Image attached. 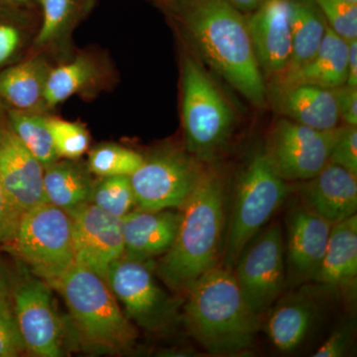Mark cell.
Here are the masks:
<instances>
[{
    "mask_svg": "<svg viewBox=\"0 0 357 357\" xmlns=\"http://www.w3.org/2000/svg\"><path fill=\"white\" fill-rule=\"evenodd\" d=\"M229 202L222 174L215 167L206 168L180 210L172 248L157 264V275L174 292L185 294L199 277L222 262Z\"/></svg>",
    "mask_w": 357,
    "mask_h": 357,
    "instance_id": "obj_1",
    "label": "cell"
},
{
    "mask_svg": "<svg viewBox=\"0 0 357 357\" xmlns=\"http://www.w3.org/2000/svg\"><path fill=\"white\" fill-rule=\"evenodd\" d=\"M182 18L206 62L255 107H264L266 86L241 11L229 0H184Z\"/></svg>",
    "mask_w": 357,
    "mask_h": 357,
    "instance_id": "obj_2",
    "label": "cell"
},
{
    "mask_svg": "<svg viewBox=\"0 0 357 357\" xmlns=\"http://www.w3.org/2000/svg\"><path fill=\"white\" fill-rule=\"evenodd\" d=\"M185 296L181 321L208 354L236 356L252 349L260 317L248 306L231 270L218 265Z\"/></svg>",
    "mask_w": 357,
    "mask_h": 357,
    "instance_id": "obj_3",
    "label": "cell"
},
{
    "mask_svg": "<svg viewBox=\"0 0 357 357\" xmlns=\"http://www.w3.org/2000/svg\"><path fill=\"white\" fill-rule=\"evenodd\" d=\"M52 289L64 298L86 344L103 351H121L133 344L137 333L102 277L75 264Z\"/></svg>",
    "mask_w": 357,
    "mask_h": 357,
    "instance_id": "obj_4",
    "label": "cell"
},
{
    "mask_svg": "<svg viewBox=\"0 0 357 357\" xmlns=\"http://www.w3.org/2000/svg\"><path fill=\"white\" fill-rule=\"evenodd\" d=\"M290 192L291 185L276 172L265 150H258L248 159L237 180L234 199L229 202L222 266L232 271L244 248Z\"/></svg>",
    "mask_w": 357,
    "mask_h": 357,
    "instance_id": "obj_5",
    "label": "cell"
},
{
    "mask_svg": "<svg viewBox=\"0 0 357 357\" xmlns=\"http://www.w3.org/2000/svg\"><path fill=\"white\" fill-rule=\"evenodd\" d=\"M182 123L185 150L211 162L229 139L234 112L198 61L185 56L182 67Z\"/></svg>",
    "mask_w": 357,
    "mask_h": 357,
    "instance_id": "obj_6",
    "label": "cell"
},
{
    "mask_svg": "<svg viewBox=\"0 0 357 357\" xmlns=\"http://www.w3.org/2000/svg\"><path fill=\"white\" fill-rule=\"evenodd\" d=\"M6 246L51 288L76 264L70 215L49 203L21 215L15 236Z\"/></svg>",
    "mask_w": 357,
    "mask_h": 357,
    "instance_id": "obj_7",
    "label": "cell"
},
{
    "mask_svg": "<svg viewBox=\"0 0 357 357\" xmlns=\"http://www.w3.org/2000/svg\"><path fill=\"white\" fill-rule=\"evenodd\" d=\"M204 162L185 150L163 148L129 176L137 208L181 210L203 177Z\"/></svg>",
    "mask_w": 357,
    "mask_h": 357,
    "instance_id": "obj_8",
    "label": "cell"
},
{
    "mask_svg": "<svg viewBox=\"0 0 357 357\" xmlns=\"http://www.w3.org/2000/svg\"><path fill=\"white\" fill-rule=\"evenodd\" d=\"M107 283L126 317L149 332H164L181 319L184 300L171 297L152 274L148 263L119 258L110 265Z\"/></svg>",
    "mask_w": 357,
    "mask_h": 357,
    "instance_id": "obj_9",
    "label": "cell"
},
{
    "mask_svg": "<svg viewBox=\"0 0 357 357\" xmlns=\"http://www.w3.org/2000/svg\"><path fill=\"white\" fill-rule=\"evenodd\" d=\"M232 273L256 314L261 317L273 306L286 283L285 243L280 223H271L249 241Z\"/></svg>",
    "mask_w": 357,
    "mask_h": 357,
    "instance_id": "obj_10",
    "label": "cell"
},
{
    "mask_svg": "<svg viewBox=\"0 0 357 357\" xmlns=\"http://www.w3.org/2000/svg\"><path fill=\"white\" fill-rule=\"evenodd\" d=\"M338 131L340 128L318 130L282 119L272 128L265 152L283 180L304 182L330 163Z\"/></svg>",
    "mask_w": 357,
    "mask_h": 357,
    "instance_id": "obj_11",
    "label": "cell"
},
{
    "mask_svg": "<svg viewBox=\"0 0 357 357\" xmlns=\"http://www.w3.org/2000/svg\"><path fill=\"white\" fill-rule=\"evenodd\" d=\"M21 274L11 283L10 299L26 351L40 357L61 356L62 324L50 285L27 271Z\"/></svg>",
    "mask_w": 357,
    "mask_h": 357,
    "instance_id": "obj_12",
    "label": "cell"
},
{
    "mask_svg": "<svg viewBox=\"0 0 357 357\" xmlns=\"http://www.w3.org/2000/svg\"><path fill=\"white\" fill-rule=\"evenodd\" d=\"M75 263L107 280L110 265L124 255L121 218L89 202L69 213Z\"/></svg>",
    "mask_w": 357,
    "mask_h": 357,
    "instance_id": "obj_13",
    "label": "cell"
},
{
    "mask_svg": "<svg viewBox=\"0 0 357 357\" xmlns=\"http://www.w3.org/2000/svg\"><path fill=\"white\" fill-rule=\"evenodd\" d=\"M333 225L301 204L286 217V282L294 287L314 282L318 274Z\"/></svg>",
    "mask_w": 357,
    "mask_h": 357,
    "instance_id": "obj_14",
    "label": "cell"
},
{
    "mask_svg": "<svg viewBox=\"0 0 357 357\" xmlns=\"http://www.w3.org/2000/svg\"><path fill=\"white\" fill-rule=\"evenodd\" d=\"M43 178V166L14 133L7 117L0 115V182L21 215L47 203Z\"/></svg>",
    "mask_w": 357,
    "mask_h": 357,
    "instance_id": "obj_15",
    "label": "cell"
},
{
    "mask_svg": "<svg viewBox=\"0 0 357 357\" xmlns=\"http://www.w3.org/2000/svg\"><path fill=\"white\" fill-rule=\"evenodd\" d=\"M248 26L260 70L267 77L281 76L292 55L291 0H266Z\"/></svg>",
    "mask_w": 357,
    "mask_h": 357,
    "instance_id": "obj_16",
    "label": "cell"
},
{
    "mask_svg": "<svg viewBox=\"0 0 357 357\" xmlns=\"http://www.w3.org/2000/svg\"><path fill=\"white\" fill-rule=\"evenodd\" d=\"M300 204L318 217L335 225L356 215L357 176L328 163L299 190Z\"/></svg>",
    "mask_w": 357,
    "mask_h": 357,
    "instance_id": "obj_17",
    "label": "cell"
},
{
    "mask_svg": "<svg viewBox=\"0 0 357 357\" xmlns=\"http://www.w3.org/2000/svg\"><path fill=\"white\" fill-rule=\"evenodd\" d=\"M181 211L140 208L121 218L124 255L128 259L149 262L172 248L180 225Z\"/></svg>",
    "mask_w": 357,
    "mask_h": 357,
    "instance_id": "obj_18",
    "label": "cell"
},
{
    "mask_svg": "<svg viewBox=\"0 0 357 357\" xmlns=\"http://www.w3.org/2000/svg\"><path fill=\"white\" fill-rule=\"evenodd\" d=\"M314 283L328 292L356 297L357 285V215L333 225Z\"/></svg>",
    "mask_w": 357,
    "mask_h": 357,
    "instance_id": "obj_19",
    "label": "cell"
},
{
    "mask_svg": "<svg viewBox=\"0 0 357 357\" xmlns=\"http://www.w3.org/2000/svg\"><path fill=\"white\" fill-rule=\"evenodd\" d=\"M318 316L314 297L307 288L289 293L278 301L268 317L265 330L281 352L296 351L311 332Z\"/></svg>",
    "mask_w": 357,
    "mask_h": 357,
    "instance_id": "obj_20",
    "label": "cell"
},
{
    "mask_svg": "<svg viewBox=\"0 0 357 357\" xmlns=\"http://www.w3.org/2000/svg\"><path fill=\"white\" fill-rule=\"evenodd\" d=\"M275 91L277 107L290 121L318 130L337 128L340 116L333 89L299 84Z\"/></svg>",
    "mask_w": 357,
    "mask_h": 357,
    "instance_id": "obj_21",
    "label": "cell"
},
{
    "mask_svg": "<svg viewBox=\"0 0 357 357\" xmlns=\"http://www.w3.org/2000/svg\"><path fill=\"white\" fill-rule=\"evenodd\" d=\"M349 42L326 27L325 38L306 65L287 76L275 79V89L312 84L328 89L347 84Z\"/></svg>",
    "mask_w": 357,
    "mask_h": 357,
    "instance_id": "obj_22",
    "label": "cell"
},
{
    "mask_svg": "<svg viewBox=\"0 0 357 357\" xmlns=\"http://www.w3.org/2000/svg\"><path fill=\"white\" fill-rule=\"evenodd\" d=\"M88 165L77 160H58L44 170L47 203L70 213L91 202L93 185Z\"/></svg>",
    "mask_w": 357,
    "mask_h": 357,
    "instance_id": "obj_23",
    "label": "cell"
},
{
    "mask_svg": "<svg viewBox=\"0 0 357 357\" xmlns=\"http://www.w3.org/2000/svg\"><path fill=\"white\" fill-rule=\"evenodd\" d=\"M50 67L33 57L0 73V98L11 109L35 112L45 107L44 91Z\"/></svg>",
    "mask_w": 357,
    "mask_h": 357,
    "instance_id": "obj_24",
    "label": "cell"
},
{
    "mask_svg": "<svg viewBox=\"0 0 357 357\" xmlns=\"http://www.w3.org/2000/svg\"><path fill=\"white\" fill-rule=\"evenodd\" d=\"M291 18L292 55L287 69L277 77L292 74L310 62L325 38L328 27L316 7L306 0H291Z\"/></svg>",
    "mask_w": 357,
    "mask_h": 357,
    "instance_id": "obj_25",
    "label": "cell"
},
{
    "mask_svg": "<svg viewBox=\"0 0 357 357\" xmlns=\"http://www.w3.org/2000/svg\"><path fill=\"white\" fill-rule=\"evenodd\" d=\"M6 117L14 133L38 160L44 170L60 160L47 126L46 116L36 112L10 109L7 110Z\"/></svg>",
    "mask_w": 357,
    "mask_h": 357,
    "instance_id": "obj_26",
    "label": "cell"
},
{
    "mask_svg": "<svg viewBox=\"0 0 357 357\" xmlns=\"http://www.w3.org/2000/svg\"><path fill=\"white\" fill-rule=\"evenodd\" d=\"M98 69L88 57L79 56L76 60L51 69L44 91L45 107H55L61 102L88 88L96 81Z\"/></svg>",
    "mask_w": 357,
    "mask_h": 357,
    "instance_id": "obj_27",
    "label": "cell"
},
{
    "mask_svg": "<svg viewBox=\"0 0 357 357\" xmlns=\"http://www.w3.org/2000/svg\"><path fill=\"white\" fill-rule=\"evenodd\" d=\"M91 202L121 220L137 208L129 176L98 177L93 181Z\"/></svg>",
    "mask_w": 357,
    "mask_h": 357,
    "instance_id": "obj_28",
    "label": "cell"
},
{
    "mask_svg": "<svg viewBox=\"0 0 357 357\" xmlns=\"http://www.w3.org/2000/svg\"><path fill=\"white\" fill-rule=\"evenodd\" d=\"M91 0H37L42 11V23L35 44L45 47L64 32Z\"/></svg>",
    "mask_w": 357,
    "mask_h": 357,
    "instance_id": "obj_29",
    "label": "cell"
},
{
    "mask_svg": "<svg viewBox=\"0 0 357 357\" xmlns=\"http://www.w3.org/2000/svg\"><path fill=\"white\" fill-rule=\"evenodd\" d=\"M144 157L134 150L114 143H103L89 151V171L98 177L130 176L143 163Z\"/></svg>",
    "mask_w": 357,
    "mask_h": 357,
    "instance_id": "obj_30",
    "label": "cell"
},
{
    "mask_svg": "<svg viewBox=\"0 0 357 357\" xmlns=\"http://www.w3.org/2000/svg\"><path fill=\"white\" fill-rule=\"evenodd\" d=\"M46 121L60 159H79L88 151L91 137L83 123L52 116H46Z\"/></svg>",
    "mask_w": 357,
    "mask_h": 357,
    "instance_id": "obj_31",
    "label": "cell"
},
{
    "mask_svg": "<svg viewBox=\"0 0 357 357\" xmlns=\"http://www.w3.org/2000/svg\"><path fill=\"white\" fill-rule=\"evenodd\" d=\"M331 29L345 41L357 39V3L345 0H312Z\"/></svg>",
    "mask_w": 357,
    "mask_h": 357,
    "instance_id": "obj_32",
    "label": "cell"
},
{
    "mask_svg": "<svg viewBox=\"0 0 357 357\" xmlns=\"http://www.w3.org/2000/svg\"><path fill=\"white\" fill-rule=\"evenodd\" d=\"M25 351L11 299L4 301L0 303V357L20 356Z\"/></svg>",
    "mask_w": 357,
    "mask_h": 357,
    "instance_id": "obj_33",
    "label": "cell"
},
{
    "mask_svg": "<svg viewBox=\"0 0 357 357\" xmlns=\"http://www.w3.org/2000/svg\"><path fill=\"white\" fill-rule=\"evenodd\" d=\"M330 162L357 176L356 126H347L345 128H340L337 140L331 153Z\"/></svg>",
    "mask_w": 357,
    "mask_h": 357,
    "instance_id": "obj_34",
    "label": "cell"
},
{
    "mask_svg": "<svg viewBox=\"0 0 357 357\" xmlns=\"http://www.w3.org/2000/svg\"><path fill=\"white\" fill-rule=\"evenodd\" d=\"M21 213L9 201L0 182V244L8 245L13 241Z\"/></svg>",
    "mask_w": 357,
    "mask_h": 357,
    "instance_id": "obj_35",
    "label": "cell"
},
{
    "mask_svg": "<svg viewBox=\"0 0 357 357\" xmlns=\"http://www.w3.org/2000/svg\"><path fill=\"white\" fill-rule=\"evenodd\" d=\"M351 325L340 326L321 345L314 357H342L347 356L352 344Z\"/></svg>",
    "mask_w": 357,
    "mask_h": 357,
    "instance_id": "obj_36",
    "label": "cell"
},
{
    "mask_svg": "<svg viewBox=\"0 0 357 357\" xmlns=\"http://www.w3.org/2000/svg\"><path fill=\"white\" fill-rule=\"evenodd\" d=\"M22 34L17 26L0 22V69L6 65L20 50Z\"/></svg>",
    "mask_w": 357,
    "mask_h": 357,
    "instance_id": "obj_37",
    "label": "cell"
},
{
    "mask_svg": "<svg viewBox=\"0 0 357 357\" xmlns=\"http://www.w3.org/2000/svg\"><path fill=\"white\" fill-rule=\"evenodd\" d=\"M337 100L338 114L340 119L347 126H357V88L344 86L333 89Z\"/></svg>",
    "mask_w": 357,
    "mask_h": 357,
    "instance_id": "obj_38",
    "label": "cell"
},
{
    "mask_svg": "<svg viewBox=\"0 0 357 357\" xmlns=\"http://www.w3.org/2000/svg\"><path fill=\"white\" fill-rule=\"evenodd\" d=\"M347 86L357 88V39L349 41Z\"/></svg>",
    "mask_w": 357,
    "mask_h": 357,
    "instance_id": "obj_39",
    "label": "cell"
},
{
    "mask_svg": "<svg viewBox=\"0 0 357 357\" xmlns=\"http://www.w3.org/2000/svg\"><path fill=\"white\" fill-rule=\"evenodd\" d=\"M229 1L241 13H253L266 0H229Z\"/></svg>",
    "mask_w": 357,
    "mask_h": 357,
    "instance_id": "obj_40",
    "label": "cell"
},
{
    "mask_svg": "<svg viewBox=\"0 0 357 357\" xmlns=\"http://www.w3.org/2000/svg\"><path fill=\"white\" fill-rule=\"evenodd\" d=\"M11 283L8 275L0 263V303L10 299Z\"/></svg>",
    "mask_w": 357,
    "mask_h": 357,
    "instance_id": "obj_41",
    "label": "cell"
},
{
    "mask_svg": "<svg viewBox=\"0 0 357 357\" xmlns=\"http://www.w3.org/2000/svg\"><path fill=\"white\" fill-rule=\"evenodd\" d=\"M4 1L10 2V3L17 4V6H29L33 2H37V0H4Z\"/></svg>",
    "mask_w": 357,
    "mask_h": 357,
    "instance_id": "obj_42",
    "label": "cell"
},
{
    "mask_svg": "<svg viewBox=\"0 0 357 357\" xmlns=\"http://www.w3.org/2000/svg\"><path fill=\"white\" fill-rule=\"evenodd\" d=\"M345 1L352 2V3H357V0H345Z\"/></svg>",
    "mask_w": 357,
    "mask_h": 357,
    "instance_id": "obj_43",
    "label": "cell"
}]
</instances>
